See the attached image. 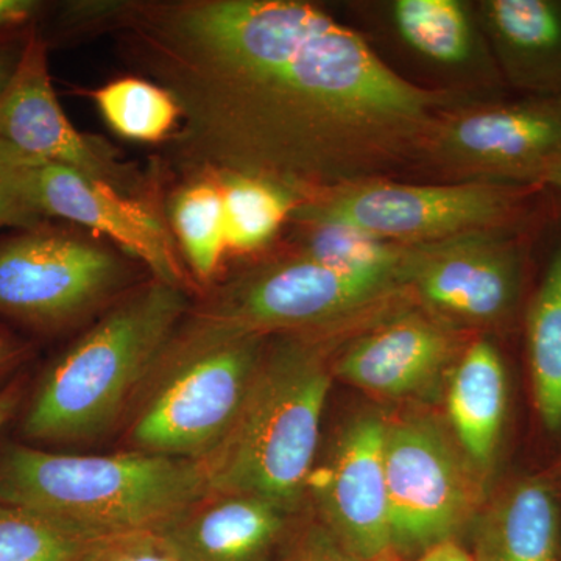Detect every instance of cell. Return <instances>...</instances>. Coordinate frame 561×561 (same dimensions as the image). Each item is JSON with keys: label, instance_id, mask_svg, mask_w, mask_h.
<instances>
[{"label": "cell", "instance_id": "44dd1931", "mask_svg": "<svg viewBox=\"0 0 561 561\" xmlns=\"http://www.w3.org/2000/svg\"><path fill=\"white\" fill-rule=\"evenodd\" d=\"M394 31L415 54L448 69L479 68L501 77L474 7L463 0H394Z\"/></svg>", "mask_w": 561, "mask_h": 561}, {"label": "cell", "instance_id": "2e32d148", "mask_svg": "<svg viewBox=\"0 0 561 561\" xmlns=\"http://www.w3.org/2000/svg\"><path fill=\"white\" fill-rule=\"evenodd\" d=\"M289 516L260 497L210 491L158 531L176 561H275Z\"/></svg>", "mask_w": 561, "mask_h": 561}, {"label": "cell", "instance_id": "ba28073f", "mask_svg": "<svg viewBox=\"0 0 561 561\" xmlns=\"http://www.w3.org/2000/svg\"><path fill=\"white\" fill-rule=\"evenodd\" d=\"M404 290L401 273L350 271L297 253L232 280L197 316L261 335L312 334Z\"/></svg>", "mask_w": 561, "mask_h": 561}, {"label": "cell", "instance_id": "52a82bcc", "mask_svg": "<svg viewBox=\"0 0 561 561\" xmlns=\"http://www.w3.org/2000/svg\"><path fill=\"white\" fill-rule=\"evenodd\" d=\"M383 470L398 561L457 541L489 500V476L435 416L386 419Z\"/></svg>", "mask_w": 561, "mask_h": 561}, {"label": "cell", "instance_id": "ffe728a7", "mask_svg": "<svg viewBox=\"0 0 561 561\" xmlns=\"http://www.w3.org/2000/svg\"><path fill=\"white\" fill-rule=\"evenodd\" d=\"M523 331L535 415L546 434L561 437V236L524 305Z\"/></svg>", "mask_w": 561, "mask_h": 561}, {"label": "cell", "instance_id": "7c38bea8", "mask_svg": "<svg viewBox=\"0 0 561 561\" xmlns=\"http://www.w3.org/2000/svg\"><path fill=\"white\" fill-rule=\"evenodd\" d=\"M25 201L38 219L60 217L91 228L142 261L154 279L184 289V272L171 234L142 203L60 162L35 160L18 150Z\"/></svg>", "mask_w": 561, "mask_h": 561}, {"label": "cell", "instance_id": "d590c367", "mask_svg": "<svg viewBox=\"0 0 561 561\" xmlns=\"http://www.w3.org/2000/svg\"><path fill=\"white\" fill-rule=\"evenodd\" d=\"M11 359V348L5 339L0 337V367Z\"/></svg>", "mask_w": 561, "mask_h": 561}, {"label": "cell", "instance_id": "1f68e13d", "mask_svg": "<svg viewBox=\"0 0 561 561\" xmlns=\"http://www.w3.org/2000/svg\"><path fill=\"white\" fill-rule=\"evenodd\" d=\"M21 401V390L18 386H10L0 391V431L9 423L16 412Z\"/></svg>", "mask_w": 561, "mask_h": 561}, {"label": "cell", "instance_id": "836d02e7", "mask_svg": "<svg viewBox=\"0 0 561 561\" xmlns=\"http://www.w3.org/2000/svg\"><path fill=\"white\" fill-rule=\"evenodd\" d=\"M18 58L10 57V55H7L5 51L0 50V91L3 90L7 81L10 80L11 73H13L14 70V66H16Z\"/></svg>", "mask_w": 561, "mask_h": 561}, {"label": "cell", "instance_id": "4316f807", "mask_svg": "<svg viewBox=\"0 0 561 561\" xmlns=\"http://www.w3.org/2000/svg\"><path fill=\"white\" fill-rule=\"evenodd\" d=\"M73 561H176L160 531L110 535L92 541Z\"/></svg>", "mask_w": 561, "mask_h": 561}, {"label": "cell", "instance_id": "8fae6325", "mask_svg": "<svg viewBox=\"0 0 561 561\" xmlns=\"http://www.w3.org/2000/svg\"><path fill=\"white\" fill-rule=\"evenodd\" d=\"M119 261L60 232L31 230L0 243V312L38 324L77 319L116 289Z\"/></svg>", "mask_w": 561, "mask_h": 561}, {"label": "cell", "instance_id": "30bf717a", "mask_svg": "<svg viewBox=\"0 0 561 561\" xmlns=\"http://www.w3.org/2000/svg\"><path fill=\"white\" fill-rule=\"evenodd\" d=\"M561 157V108L556 101H486L443 114L423 161L467 181L540 186Z\"/></svg>", "mask_w": 561, "mask_h": 561}, {"label": "cell", "instance_id": "277c9868", "mask_svg": "<svg viewBox=\"0 0 561 561\" xmlns=\"http://www.w3.org/2000/svg\"><path fill=\"white\" fill-rule=\"evenodd\" d=\"M331 381L327 346L312 334L267 343L230 434L205 461L210 491L297 512L309 491Z\"/></svg>", "mask_w": 561, "mask_h": 561}, {"label": "cell", "instance_id": "9a60e30c", "mask_svg": "<svg viewBox=\"0 0 561 561\" xmlns=\"http://www.w3.org/2000/svg\"><path fill=\"white\" fill-rule=\"evenodd\" d=\"M461 348L453 324L432 313L404 312L351 343L332 375L376 397H426L446 381Z\"/></svg>", "mask_w": 561, "mask_h": 561}, {"label": "cell", "instance_id": "83f0119b", "mask_svg": "<svg viewBox=\"0 0 561 561\" xmlns=\"http://www.w3.org/2000/svg\"><path fill=\"white\" fill-rule=\"evenodd\" d=\"M39 224L21 190L18 150L0 139V228L18 227L35 230Z\"/></svg>", "mask_w": 561, "mask_h": 561}, {"label": "cell", "instance_id": "603a6c76", "mask_svg": "<svg viewBox=\"0 0 561 561\" xmlns=\"http://www.w3.org/2000/svg\"><path fill=\"white\" fill-rule=\"evenodd\" d=\"M171 221L195 278L210 283L227 256L225 209L213 172H201L173 194Z\"/></svg>", "mask_w": 561, "mask_h": 561}, {"label": "cell", "instance_id": "d6986e66", "mask_svg": "<svg viewBox=\"0 0 561 561\" xmlns=\"http://www.w3.org/2000/svg\"><path fill=\"white\" fill-rule=\"evenodd\" d=\"M446 381L449 430L490 478L507 426L511 393L504 357L489 337H478L461 348Z\"/></svg>", "mask_w": 561, "mask_h": 561}, {"label": "cell", "instance_id": "ac0fdd59", "mask_svg": "<svg viewBox=\"0 0 561 561\" xmlns=\"http://www.w3.org/2000/svg\"><path fill=\"white\" fill-rule=\"evenodd\" d=\"M474 561H561V500L545 474L494 491L471 526Z\"/></svg>", "mask_w": 561, "mask_h": 561}, {"label": "cell", "instance_id": "7402d4cb", "mask_svg": "<svg viewBox=\"0 0 561 561\" xmlns=\"http://www.w3.org/2000/svg\"><path fill=\"white\" fill-rule=\"evenodd\" d=\"M213 173L224 197L227 256L250 254L267 247L302 202L272 181L242 173Z\"/></svg>", "mask_w": 561, "mask_h": 561}, {"label": "cell", "instance_id": "f1b7e54d", "mask_svg": "<svg viewBox=\"0 0 561 561\" xmlns=\"http://www.w3.org/2000/svg\"><path fill=\"white\" fill-rule=\"evenodd\" d=\"M275 561H362L346 551L323 524L306 527L284 542Z\"/></svg>", "mask_w": 561, "mask_h": 561}, {"label": "cell", "instance_id": "cb8c5ba5", "mask_svg": "<svg viewBox=\"0 0 561 561\" xmlns=\"http://www.w3.org/2000/svg\"><path fill=\"white\" fill-rule=\"evenodd\" d=\"M90 95L111 130L136 142H161L181 122L171 92L139 77L110 81Z\"/></svg>", "mask_w": 561, "mask_h": 561}, {"label": "cell", "instance_id": "6da1fadb", "mask_svg": "<svg viewBox=\"0 0 561 561\" xmlns=\"http://www.w3.org/2000/svg\"><path fill=\"white\" fill-rule=\"evenodd\" d=\"M117 13L136 60L179 103L181 158L302 202L389 180L423 160L443 114L472 103L404 79L311 2L181 0Z\"/></svg>", "mask_w": 561, "mask_h": 561}, {"label": "cell", "instance_id": "7a4b0ae2", "mask_svg": "<svg viewBox=\"0 0 561 561\" xmlns=\"http://www.w3.org/2000/svg\"><path fill=\"white\" fill-rule=\"evenodd\" d=\"M190 311L186 289L154 279L117 302L58 359L24 419L25 437L91 442L136 404Z\"/></svg>", "mask_w": 561, "mask_h": 561}, {"label": "cell", "instance_id": "4dcf8cb0", "mask_svg": "<svg viewBox=\"0 0 561 561\" xmlns=\"http://www.w3.org/2000/svg\"><path fill=\"white\" fill-rule=\"evenodd\" d=\"M415 561H474L467 549L461 548L459 541H446L434 546Z\"/></svg>", "mask_w": 561, "mask_h": 561}, {"label": "cell", "instance_id": "9c48e42d", "mask_svg": "<svg viewBox=\"0 0 561 561\" xmlns=\"http://www.w3.org/2000/svg\"><path fill=\"white\" fill-rule=\"evenodd\" d=\"M529 243L522 232L479 231L411 245L405 289L446 323L511 327L522 309Z\"/></svg>", "mask_w": 561, "mask_h": 561}, {"label": "cell", "instance_id": "5b68a950", "mask_svg": "<svg viewBox=\"0 0 561 561\" xmlns=\"http://www.w3.org/2000/svg\"><path fill=\"white\" fill-rule=\"evenodd\" d=\"M267 335L194 319L175 337L136 401L133 451L206 461L241 412Z\"/></svg>", "mask_w": 561, "mask_h": 561}, {"label": "cell", "instance_id": "e0dca14e", "mask_svg": "<svg viewBox=\"0 0 561 561\" xmlns=\"http://www.w3.org/2000/svg\"><path fill=\"white\" fill-rule=\"evenodd\" d=\"M474 10L502 83L526 99H560L561 0H481Z\"/></svg>", "mask_w": 561, "mask_h": 561}, {"label": "cell", "instance_id": "5bb4252c", "mask_svg": "<svg viewBox=\"0 0 561 561\" xmlns=\"http://www.w3.org/2000/svg\"><path fill=\"white\" fill-rule=\"evenodd\" d=\"M0 139L35 160L69 165L127 197L140 186L135 171L121 164L105 144L70 124L51 87L47 46L39 36L25 43L0 91Z\"/></svg>", "mask_w": 561, "mask_h": 561}, {"label": "cell", "instance_id": "3957f363", "mask_svg": "<svg viewBox=\"0 0 561 561\" xmlns=\"http://www.w3.org/2000/svg\"><path fill=\"white\" fill-rule=\"evenodd\" d=\"M209 493L205 461L162 454L77 456L11 446L0 459V502L92 537L161 529Z\"/></svg>", "mask_w": 561, "mask_h": 561}, {"label": "cell", "instance_id": "f546056e", "mask_svg": "<svg viewBox=\"0 0 561 561\" xmlns=\"http://www.w3.org/2000/svg\"><path fill=\"white\" fill-rule=\"evenodd\" d=\"M35 10L36 3L31 0H0V28L22 24Z\"/></svg>", "mask_w": 561, "mask_h": 561}, {"label": "cell", "instance_id": "4fadbf2b", "mask_svg": "<svg viewBox=\"0 0 561 561\" xmlns=\"http://www.w3.org/2000/svg\"><path fill=\"white\" fill-rule=\"evenodd\" d=\"M383 435V416H357L343 427L327 463L309 481L321 524L362 561H398L391 545Z\"/></svg>", "mask_w": 561, "mask_h": 561}, {"label": "cell", "instance_id": "8992f818", "mask_svg": "<svg viewBox=\"0 0 561 561\" xmlns=\"http://www.w3.org/2000/svg\"><path fill=\"white\" fill-rule=\"evenodd\" d=\"M540 186L459 181L405 184L368 181L301 202L297 224L342 225L400 245H421L479 231H527L530 198Z\"/></svg>", "mask_w": 561, "mask_h": 561}, {"label": "cell", "instance_id": "d6a6232c", "mask_svg": "<svg viewBox=\"0 0 561 561\" xmlns=\"http://www.w3.org/2000/svg\"><path fill=\"white\" fill-rule=\"evenodd\" d=\"M541 187H545L549 194L556 195L561 202V157L553 162L552 168L546 173L541 181Z\"/></svg>", "mask_w": 561, "mask_h": 561}, {"label": "cell", "instance_id": "484cf974", "mask_svg": "<svg viewBox=\"0 0 561 561\" xmlns=\"http://www.w3.org/2000/svg\"><path fill=\"white\" fill-rule=\"evenodd\" d=\"M297 225L302 256L350 271L401 273L405 278L411 245L382 241L342 225Z\"/></svg>", "mask_w": 561, "mask_h": 561}, {"label": "cell", "instance_id": "e575fe53", "mask_svg": "<svg viewBox=\"0 0 561 561\" xmlns=\"http://www.w3.org/2000/svg\"><path fill=\"white\" fill-rule=\"evenodd\" d=\"M542 474H545V478L551 483L552 489L556 490V493L559 494L561 500V457L548 471L542 472Z\"/></svg>", "mask_w": 561, "mask_h": 561}, {"label": "cell", "instance_id": "d4e9b609", "mask_svg": "<svg viewBox=\"0 0 561 561\" xmlns=\"http://www.w3.org/2000/svg\"><path fill=\"white\" fill-rule=\"evenodd\" d=\"M99 538L43 513L0 502V561H73Z\"/></svg>", "mask_w": 561, "mask_h": 561}, {"label": "cell", "instance_id": "8d00e7d4", "mask_svg": "<svg viewBox=\"0 0 561 561\" xmlns=\"http://www.w3.org/2000/svg\"><path fill=\"white\" fill-rule=\"evenodd\" d=\"M556 102H557V103H559L560 108H561V98H560V99H557V101H556Z\"/></svg>", "mask_w": 561, "mask_h": 561}]
</instances>
